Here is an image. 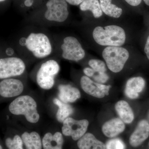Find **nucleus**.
Instances as JSON below:
<instances>
[{
    "mask_svg": "<svg viewBox=\"0 0 149 149\" xmlns=\"http://www.w3.org/2000/svg\"><path fill=\"white\" fill-rule=\"evenodd\" d=\"M93 36L100 45L120 47L125 42L126 36L124 29L117 25L98 26L94 29Z\"/></svg>",
    "mask_w": 149,
    "mask_h": 149,
    "instance_id": "f257e3e1",
    "label": "nucleus"
},
{
    "mask_svg": "<svg viewBox=\"0 0 149 149\" xmlns=\"http://www.w3.org/2000/svg\"><path fill=\"white\" fill-rule=\"evenodd\" d=\"M21 43L37 58H45L52 52V45L49 38L42 32L30 33L25 40H22Z\"/></svg>",
    "mask_w": 149,
    "mask_h": 149,
    "instance_id": "f03ea898",
    "label": "nucleus"
},
{
    "mask_svg": "<svg viewBox=\"0 0 149 149\" xmlns=\"http://www.w3.org/2000/svg\"><path fill=\"white\" fill-rule=\"evenodd\" d=\"M37 102L32 97L23 95L17 97L10 104L9 110L15 115H23L27 121L37 123L40 118Z\"/></svg>",
    "mask_w": 149,
    "mask_h": 149,
    "instance_id": "7ed1b4c3",
    "label": "nucleus"
},
{
    "mask_svg": "<svg viewBox=\"0 0 149 149\" xmlns=\"http://www.w3.org/2000/svg\"><path fill=\"white\" fill-rule=\"evenodd\" d=\"M102 56L109 69L117 73L123 69L129 58V54L126 49L122 47L110 46L104 49Z\"/></svg>",
    "mask_w": 149,
    "mask_h": 149,
    "instance_id": "20e7f679",
    "label": "nucleus"
},
{
    "mask_svg": "<svg viewBox=\"0 0 149 149\" xmlns=\"http://www.w3.org/2000/svg\"><path fill=\"white\" fill-rule=\"evenodd\" d=\"M60 69L59 65L55 60H49L43 63L37 72V84L44 90L52 89L54 85L55 78Z\"/></svg>",
    "mask_w": 149,
    "mask_h": 149,
    "instance_id": "39448f33",
    "label": "nucleus"
},
{
    "mask_svg": "<svg viewBox=\"0 0 149 149\" xmlns=\"http://www.w3.org/2000/svg\"><path fill=\"white\" fill-rule=\"evenodd\" d=\"M25 69V63L19 58L8 57L0 59V79L2 80L21 75Z\"/></svg>",
    "mask_w": 149,
    "mask_h": 149,
    "instance_id": "423d86ee",
    "label": "nucleus"
},
{
    "mask_svg": "<svg viewBox=\"0 0 149 149\" xmlns=\"http://www.w3.org/2000/svg\"><path fill=\"white\" fill-rule=\"evenodd\" d=\"M46 6L45 17L48 21L62 23L68 18V6L65 0H49Z\"/></svg>",
    "mask_w": 149,
    "mask_h": 149,
    "instance_id": "0eeeda50",
    "label": "nucleus"
},
{
    "mask_svg": "<svg viewBox=\"0 0 149 149\" xmlns=\"http://www.w3.org/2000/svg\"><path fill=\"white\" fill-rule=\"evenodd\" d=\"M61 48V56L64 59L77 62L85 57V50L78 40L72 36L65 37Z\"/></svg>",
    "mask_w": 149,
    "mask_h": 149,
    "instance_id": "6e6552de",
    "label": "nucleus"
},
{
    "mask_svg": "<svg viewBox=\"0 0 149 149\" xmlns=\"http://www.w3.org/2000/svg\"><path fill=\"white\" fill-rule=\"evenodd\" d=\"M89 125L86 119L77 120L68 117L63 123L62 132L64 136H71L74 141H77L86 133Z\"/></svg>",
    "mask_w": 149,
    "mask_h": 149,
    "instance_id": "1a4fd4ad",
    "label": "nucleus"
},
{
    "mask_svg": "<svg viewBox=\"0 0 149 149\" xmlns=\"http://www.w3.org/2000/svg\"><path fill=\"white\" fill-rule=\"evenodd\" d=\"M80 84L81 88L85 93L97 98L102 99L109 95L111 85L97 83L90 77L84 75L81 77Z\"/></svg>",
    "mask_w": 149,
    "mask_h": 149,
    "instance_id": "9d476101",
    "label": "nucleus"
},
{
    "mask_svg": "<svg viewBox=\"0 0 149 149\" xmlns=\"http://www.w3.org/2000/svg\"><path fill=\"white\" fill-rule=\"evenodd\" d=\"M22 82L13 78L3 79L0 82V95L3 97H14L19 96L24 91Z\"/></svg>",
    "mask_w": 149,
    "mask_h": 149,
    "instance_id": "9b49d317",
    "label": "nucleus"
},
{
    "mask_svg": "<svg viewBox=\"0 0 149 149\" xmlns=\"http://www.w3.org/2000/svg\"><path fill=\"white\" fill-rule=\"evenodd\" d=\"M149 136V123L147 120H141L129 139L131 146L136 148L140 146Z\"/></svg>",
    "mask_w": 149,
    "mask_h": 149,
    "instance_id": "f8f14e48",
    "label": "nucleus"
},
{
    "mask_svg": "<svg viewBox=\"0 0 149 149\" xmlns=\"http://www.w3.org/2000/svg\"><path fill=\"white\" fill-rule=\"evenodd\" d=\"M146 81L141 77H133L128 79L125 88V95L132 100L138 98L139 94L143 90Z\"/></svg>",
    "mask_w": 149,
    "mask_h": 149,
    "instance_id": "ddd939ff",
    "label": "nucleus"
},
{
    "mask_svg": "<svg viewBox=\"0 0 149 149\" xmlns=\"http://www.w3.org/2000/svg\"><path fill=\"white\" fill-rule=\"evenodd\" d=\"M59 100L65 103L74 102L81 97L80 91L69 84H61L58 86Z\"/></svg>",
    "mask_w": 149,
    "mask_h": 149,
    "instance_id": "4468645a",
    "label": "nucleus"
},
{
    "mask_svg": "<svg viewBox=\"0 0 149 149\" xmlns=\"http://www.w3.org/2000/svg\"><path fill=\"white\" fill-rule=\"evenodd\" d=\"M125 128V123L120 118H115L104 123L102 131L108 138H114L123 132Z\"/></svg>",
    "mask_w": 149,
    "mask_h": 149,
    "instance_id": "2eb2a0df",
    "label": "nucleus"
},
{
    "mask_svg": "<svg viewBox=\"0 0 149 149\" xmlns=\"http://www.w3.org/2000/svg\"><path fill=\"white\" fill-rule=\"evenodd\" d=\"M77 146L80 149H106V146L97 140L92 133H86L78 141Z\"/></svg>",
    "mask_w": 149,
    "mask_h": 149,
    "instance_id": "dca6fc26",
    "label": "nucleus"
},
{
    "mask_svg": "<svg viewBox=\"0 0 149 149\" xmlns=\"http://www.w3.org/2000/svg\"><path fill=\"white\" fill-rule=\"evenodd\" d=\"M63 142V136L59 132L54 135L50 133H46L42 140L44 149H62Z\"/></svg>",
    "mask_w": 149,
    "mask_h": 149,
    "instance_id": "f3484780",
    "label": "nucleus"
},
{
    "mask_svg": "<svg viewBox=\"0 0 149 149\" xmlns=\"http://www.w3.org/2000/svg\"><path fill=\"white\" fill-rule=\"evenodd\" d=\"M115 109L120 119L126 124H130L134 119L133 110L127 102L119 101L116 104Z\"/></svg>",
    "mask_w": 149,
    "mask_h": 149,
    "instance_id": "a211bd4d",
    "label": "nucleus"
},
{
    "mask_svg": "<svg viewBox=\"0 0 149 149\" xmlns=\"http://www.w3.org/2000/svg\"><path fill=\"white\" fill-rule=\"evenodd\" d=\"M21 138L26 149H42V143L40 135L37 132H24L22 135Z\"/></svg>",
    "mask_w": 149,
    "mask_h": 149,
    "instance_id": "6ab92c4d",
    "label": "nucleus"
},
{
    "mask_svg": "<svg viewBox=\"0 0 149 149\" xmlns=\"http://www.w3.org/2000/svg\"><path fill=\"white\" fill-rule=\"evenodd\" d=\"M54 104L58 107L56 118L59 122L63 123L65 120L72 114L74 109L71 105L61 102L57 98L54 99Z\"/></svg>",
    "mask_w": 149,
    "mask_h": 149,
    "instance_id": "aec40b11",
    "label": "nucleus"
},
{
    "mask_svg": "<svg viewBox=\"0 0 149 149\" xmlns=\"http://www.w3.org/2000/svg\"><path fill=\"white\" fill-rule=\"evenodd\" d=\"M102 11L107 15L118 18L122 13V9L112 3V0H100Z\"/></svg>",
    "mask_w": 149,
    "mask_h": 149,
    "instance_id": "412c9836",
    "label": "nucleus"
},
{
    "mask_svg": "<svg viewBox=\"0 0 149 149\" xmlns=\"http://www.w3.org/2000/svg\"><path fill=\"white\" fill-rule=\"evenodd\" d=\"M80 8L83 11H91L93 16L96 18H99L103 15L100 4L98 0H85L80 4Z\"/></svg>",
    "mask_w": 149,
    "mask_h": 149,
    "instance_id": "4be33fe9",
    "label": "nucleus"
},
{
    "mask_svg": "<svg viewBox=\"0 0 149 149\" xmlns=\"http://www.w3.org/2000/svg\"><path fill=\"white\" fill-rule=\"evenodd\" d=\"M23 141L18 135H15L13 139L7 138L6 140V145L8 149H23Z\"/></svg>",
    "mask_w": 149,
    "mask_h": 149,
    "instance_id": "5701e85b",
    "label": "nucleus"
},
{
    "mask_svg": "<svg viewBox=\"0 0 149 149\" xmlns=\"http://www.w3.org/2000/svg\"><path fill=\"white\" fill-rule=\"evenodd\" d=\"M89 66L95 71L100 72H106V65L104 62L98 59H91L88 62Z\"/></svg>",
    "mask_w": 149,
    "mask_h": 149,
    "instance_id": "b1692460",
    "label": "nucleus"
},
{
    "mask_svg": "<svg viewBox=\"0 0 149 149\" xmlns=\"http://www.w3.org/2000/svg\"><path fill=\"white\" fill-rule=\"evenodd\" d=\"M125 146L121 140L118 139H111L107 142L106 149H125Z\"/></svg>",
    "mask_w": 149,
    "mask_h": 149,
    "instance_id": "393cba45",
    "label": "nucleus"
},
{
    "mask_svg": "<svg viewBox=\"0 0 149 149\" xmlns=\"http://www.w3.org/2000/svg\"><path fill=\"white\" fill-rule=\"evenodd\" d=\"M92 77L95 82L101 84L106 83L109 79V76L106 72H98L95 70Z\"/></svg>",
    "mask_w": 149,
    "mask_h": 149,
    "instance_id": "a878e982",
    "label": "nucleus"
},
{
    "mask_svg": "<svg viewBox=\"0 0 149 149\" xmlns=\"http://www.w3.org/2000/svg\"><path fill=\"white\" fill-rule=\"evenodd\" d=\"M95 70L91 68H85L83 69V72L86 76L89 77H92L94 74Z\"/></svg>",
    "mask_w": 149,
    "mask_h": 149,
    "instance_id": "bb28decb",
    "label": "nucleus"
},
{
    "mask_svg": "<svg viewBox=\"0 0 149 149\" xmlns=\"http://www.w3.org/2000/svg\"><path fill=\"white\" fill-rule=\"evenodd\" d=\"M130 5L133 6H136L140 4L142 0H125Z\"/></svg>",
    "mask_w": 149,
    "mask_h": 149,
    "instance_id": "cd10ccee",
    "label": "nucleus"
},
{
    "mask_svg": "<svg viewBox=\"0 0 149 149\" xmlns=\"http://www.w3.org/2000/svg\"><path fill=\"white\" fill-rule=\"evenodd\" d=\"M70 4L73 6H78L84 1L85 0H65Z\"/></svg>",
    "mask_w": 149,
    "mask_h": 149,
    "instance_id": "c85d7f7f",
    "label": "nucleus"
},
{
    "mask_svg": "<svg viewBox=\"0 0 149 149\" xmlns=\"http://www.w3.org/2000/svg\"><path fill=\"white\" fill-rule=\"evenodd\" d=\"M145 53L146 54L147 58L149 60V36L147 38L146 43V45H145Z\"/></svg>",
    "mask_w": 149,
    "mask_h": 149,
    "instance_id": "c756f323",
    "label": "nucleus"
},
{
    "mask_svg": "<svg viewBox=\"0 0 149 149\" xmlns=\"http://www.w3.org/2000/svg\"><path fill=\"white\" fill-rule=\"evenodd\" d=\"M33 2H34V0H25L24 4L26 6L29 7L32 6Z\"/></svg>",
    "mask_w": 149,
    "mask_h": 149,
    "instance_id": "7c9ffc66",
    "label": "nucleus"
},
{
    "mask_svg": "<svg viewBox=\"0 0 149 149\" xmlns=\"http://www.w3.org/2000/svg\"><path fill=\"white\" fill-rule=\"evenodd\" d=\"M143 1L147 5L149 6V0H143Z\"/></svg>",
    "mask_w": 149,
    "mask_h": 149,
    "instance_id": "2f4dec72",
    "label": "nucleus"
},
{
    "mask_svg": "<svg viewBox=\"0 0 149 149\" xmlns=\"http://www.w3.org/2000/svg\"><path fill=\"white\" fill-rule=\"evenodd\" d=\"M5 1L6 0H0V1H1V2H2L4 1Z\"/></svg>",
    "mask_w": 149,
    "mask_h": 149,
    "instance_id": "473e14b6",
    "label": "nucleus"
},
{
    "mask_svg": "<svg viewBox=\"0 0 149 149\" xmlns=\"http://www.w3.org/2000/svg\"><path fill=\"white\" fill-rule=\"evenodd\" d=\"M0 149H3L2 147L1 146H0Z\"/></svg>",
    "mask_w": 149,
    "mask_h": 149,
    "instance_id": "72a5a7b5",
    "label": "nucleus"
},
{
    "mask_svg": "<svg viewBox=\"0 0 149 149\" xmlns=\"http://www.w3.org/2000/svg\"></svg>",
    "mask_w": 149,
    "mask_h": 149,
    "instance_id": "f704fd0d",
    "label": "nucleus"
}]
</instances>
